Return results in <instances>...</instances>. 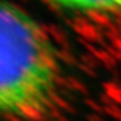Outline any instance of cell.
<instances>
[{
  "label": "cell",
  "instance_id": "2",
  "mask_svg": "<svg viewBox=\"0 0 121 121\" xmlns=\"http://www.w3.org/2000/svg\"><path fill=\"white\" fill-rule=\"evenodd\" d=\"M62 9L73 12L104 16L109 19L121 17V0H50Z\"/></svg>",
  "mask_w": 121,
  "mask_h": 121
},
{
  "label": "cell",
  "instance_id": "1",
  "mask_svg": "<svg viewBox=\"0 0 121 121\" xmlns=\"http://www.w3.org/2000/svg\"><path fill=\"white\" fill-rule=\"evenodd\" d=\"M60 78L59 56L50 36L26 9L0 5V110L13 120L47 116Z\"/></svg>",
  "mask_w": 121,
  "mask_h": 121
}]
</instances>
